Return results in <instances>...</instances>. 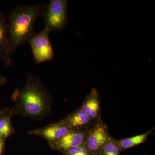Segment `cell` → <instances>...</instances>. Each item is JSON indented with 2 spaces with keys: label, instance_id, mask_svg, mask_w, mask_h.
Here are the masks:
<instances>
[{
  "label": "cell",
  "instance_id": "cell-1",
  "mask_svg": "<svg viewBox=\"0 0 155 155\" xmlns=\"http://www.w3.org/2000/svg\"><path fill=\"white\" fill-rule=\"evenodd\" d=\"M12 99L15 104L10 111L11 114L35 119L45 117L52 104V97L48 89L38 77L31 73L27 74L24 86L15 90Z\"/></svg>",
  "mask_w": 155,
  "mask_h": 155
},
{
  "label": "cell",
  "instance_id": "cell-2",
  "mask_svg": "<svg viewBox=\"0 0 155 155\" xmlns=\"http://www.w3.org/2000/svg\"><path fill=\"white\" fill-rule=\"evenodd\" d=\"M46 5L17 6L6 16L9 22L8 41L12 54L19 46L28 42L36 33L35 23L38 18L41 17Z\"/></svg>",
  "mask_w": 155,
  "mask_h": 155
},
{
  "label": "cell",
  "instance_id": "cell-3",
  "mask_svg": "<svg viewBox=\"0 0 155 155\" xmlns=\"http://www.w3.org/2000/svg\"><path fill=\"white\" fill-rule=\"evenodd\" d=\"M67 4L66 0H51L44 10L45 28L50 32L63 30L68 22Z\"/></svg>",
  "mask_w": 155,
  "mask_h": 155
},
{
  "label": "cell",
  "instance_id": "cell-4",
  "mask_svg": "<svg viewBox=\"0 0 155 155\" xmlns=\"http://www.w3.org/2000/svg\"><path fill=\"white\" fill-rule=\"evenodd\" d=\"M50 32L46 28L35 33L28 41L37 64L51 61L54 58V53L49 38Z\"/></svg>",
  "mask_w": 155,
  "mask_h": 155
},
{
  "label": "cell",
  "instance_id": "cell-5",
  "mask_svg": "<svg viewBox=\"0 0 155 155\" xmlns=\"http://www.w3.org/2000/svg\"><path fill=\"white\" fill-rule=\"evenodd\" d=\"M107 126L103 121L96 122L89 129L87 146L94 155H97L100 150L110 138Z\"/></svg>",
  "mask_w": 155,
  "mask_h": 155
},
{
  "label": "cell",
  "instance_id": "cell-6",
  "mask_svg": "<svg viewBox=\"0 0 155 155\" xmlns=\"http://www.w3.org/2000/svg\"><path fill=\"white\" fill-rule=\"evenodd\" d=\"M89 129H72L63 137L49 144L52 149L63 153L70 148L85 143Z\"/></svg>",
  "mask_w": 155,
  "mask_h": 155
},
{
  "label": "cell",
  "instance_id": "cell-7",
  "mask_svg": "<svg viewBox=\"0 0 155 155\" xmlns=\"http://www.w3.org/2000/svg\"><path fill=\"white\" fill-rule=\"evenodd\" d=\"M71 129L61 120L41 128L29 131V134L39 136L49 143L55 141L68 133Z\"/></svg>",
  "mask_w": 155,
  "mask_h": 155
},
{
  "label": "cell",
  "instance_id": "cell-8",
  "mask_svg": "<svg viewBox=\"0 0 155 155\" xmlns=\"http://www.w3.org/2000/svg\"><path fill=\"white\" fill-rule=\"evenodd\" d=\"M12 54L9 46L7 19L0 11V58L6 66L10 67L14 64Z\"/></svg>",
  "mask_w": 155,
  "mask_h": 155
},
{
  "label": "cell",
  "instance_id": "cell-9",
  "mask_svg": "<svg viewBox=\"0 0 155 155\" xmlns=\"http://www.w3.org/2000/svg\"><path fill=\"white\" fill-rule=\"evenodd\" d=\"M80 107L94 122L102 121L101 98L96 88H93L91 91Z\"/></svg>",
  "mask_w": 155,
  "mask_h": 155
},
{
  "label": "cell",
  "instance_id": "cell-10",
  "mask_svg": "<svg viewBox=\"0 0 155 155\" xmlns=\"http://www.w3.org/2000/svg\"><path fill=\"white\" fill-rule=\"evenodd\" d=\"M69 129H89L96 123L80 107L61 120Z\"/></svg>",
  "mask_w": 155,
  "mask_h": 155
},
{
  "label": "cell",
  "instance_id": "cell-11",
  "mask_svg": "<svg viewBox=\"0 0 155 155\" xmlns=\"http://www.w3.org/2000/svg\"><path fill=\"white\" fill-rule=\"evenodd\" d=\"M153 130L154 129L153 128L142 134L128 138L117 140V142L122 152L145 142Z\"/></svg>",
  "mask_w": 155,
  "mask_h": 155
},
{
  "label": "cell",
  "instance_id": "cell-12",
  "mask_svg": "<svg viewBox=\"0 0 155 155\" xmlns=\"http://www.w3.org/2000/svg\"><path fill=\"white\" fill-rule=\"evenodd\" d=\"M13 116L9 111L0 116V137L5 139L14 133L11 123V118Z\"/></svg>",
  "mask_w": 155,
  "mask_h": 155
},
{
  "label": "cell",
  "instance_id": "cell-13",
  "mask_svg": "<svg viewBox=\"0 0 155 155\" xmlns=\"http://www.w3.org/2000/svg\"><path fill=\"white\" fill-rule=\"evenodd\" d=\"M121 152L117 139L111 136L109 141L100 150L97 155H120Z\"/></svg>",
  "mask_w": 155,
  "mask_h": 155
},
{
  "label": "cell",
  "instance_id": "cell-14",
  "mask_svg": "<svg viewBox=\"0 0 155 155\" xmlns=\"http://www.w3.org/2000/svg\"><path fill=\"white\" fill-rule=\"evenodd\" d=\"M63 154L65 155H94L89 150L85 143L70 148Z\"/></svg>",
  "mask_w": 155,
  "mask_h": 155
},
{
  "label": "cell",
  "instance_id": "cell-15",
  "mask_svg": "<svg viewBox=\"0 0 155 155\" xmlns=\"http://www.w3.org/2000/svg\"><path fill=\"white\" fill-rule=\"evenodd\" d=\"M5 139L0 137V155L2 153L4 145H5Z\"/></svg>",
  "mask_w": 155,
  "mask_h": 155
},
{
  "label": "cell",
  "instance_id": "cell-16",
  "mask_svg": "<svg viewBox=\"0 0 155 155\" xmlns=\"http://www.w3.org/2000/svg\"><path fill=\"white\" fill-rule=\"evenodd\" d=\"M7 82V79L5 78L0 75V87L6 84Z\"/></svg>",
  "mask_w": 155,
  "mask_h": 155
},
{
  "label": "cell",
  "instance_id": "cell-17",
  "mask_svg": "<svg viewBox=\"0 0 155 155\" xmlns=\"http://www.w3.org/2000/svg\"><path fill=\"white\" fill-rule=\"evenodd\" d=\"M9 111L8 109H4V110H2L0 111V116L1 115H2L3 114H5V113H6V112H8V111Z\"/></svg>",
  "mask_w": 155,
  "mask_h": 155
}]
</instances>
